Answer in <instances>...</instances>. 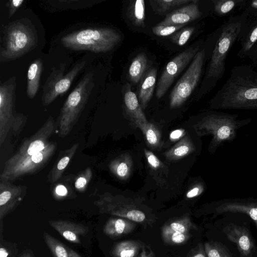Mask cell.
Masks as SVG:
<instances>
[{
	"label": "cell",
	"instance_id": "cell-28",
	"mask_svg": "<svg viewBox=\"0 0 257 257\" xmlns=\"http://www.w3.org/2000/svg\"><path fill=\"white\" fill-rule=\"evenodd\" d=\"M45 241L54 257H82L50 234L44 233Z\"/></svg>",
	"mask_w": 257,
	"mask_h": 257
},
{
	"label": "cell",
	"instance_id": "cell-33",
	"mask_svg": "<svg viewBox=\"0 0 257 257\" xmlns=\"http://www.w3.org/2000/svg\"><path fill=\"white\" fill-rule=\"evenodd\" d=\"M128 17L134 25L144 27L145 19V4L144 0L133 1L128 9Z\"/></svg>",
	"mask_w": 257,
	"mask_h": 257
},
{
	"label": "cell",
	"instance_id": "cell-49",
	"mask_svg": "<svg viewBox=\"0 0 257 257\" xmlns=\"http://www.w3.org/2000/svg\"><path fill=\"white\" fill-rule=\"evenodd\" d=\"M9 253L7 250L1 247L0 248V257H7L8 256Z\"/></svg>",
	"mask_w": 257,
	"mask_h": 257
},
{
	"label": "cell",
	"instance_id": "cell-29",
	"mask_svg": "<svg viewBox=\"0 0 257 257\" xmlns=\"http://www.w3.org/2000/svg\"><path fill=\"white\" fill-rule=\"evenodd\" d=\"M142 132L147 146L152 150H159L162 146L161 133L159 128L149 121L139 128Z\"/></svg>",
	"mask_w": 257,
	"mask_h": 257
},
{
	"label": "cell",
	"instance_id": "cell-40",
	"mask_svg": "<svg viewBox=\"0 0 257 257\" xmlns=\"http://www.w3.org/2000/svg\"><path fill=\"white\" fill-rule=\"evenodd\" d=\"M248 15L254 18L257 17V0L246 1L243 8Z\"/></svg>",
	"mask_w": 257,
	"mask_h": 257
},
{
	"label": "cell",
	"instance_id": "cell-34",
	"mask_svg": "<svg viewBox=\"0 0 257 257\" xmlns=\"http://www.w3.org/2000/svg\"><path fill=\"white\" fill-rule=\"evenodd\" d=\"M204 247L207 257H232L225 247L218 242H206Z\"/></svg>",
	"mask_w": 257,
	"mask_h": 257
},
{
	"label": "cell",
	"instance_id": "cell-19",
	"mask_svg": "<svg viewBox=\"0 0 257 257\" xmlns=\"http://www.w3.org/2000/svg\"><path fill=\"white\" fill-rule=\"evenodd\" d=\"M135 227L133 221L122 217H112L105 223L103 231L109 237L115 238L130 233Z\"/></svg>",
	"mask_w": 257,
	"mask_h": 257
},
{
	"label": "cell",
	"instance_id": "cell-1",
	"mask_svg": "<svg viewBox=\"0 0 257 257\" xmlns=\"http://www.w3.org/2000/svg\"><path fill=\"white\" fill-rule=\"evenodd\" d=\"M220 109H257V71L247 65L232 67L230 74L211 102Z\"/></svg>",
	"mask_w": 257,
	"mask_h": 257
},
{
	"label": "cell",
	"instance_id": "cell-5",
	"mask_svg": "<svg viewBox=\"0 0 257 257\" xmlns=\"http://www.w3.org/2000/svg\"><path fill=\"white\" fill-rule=\"evenodd\" d=\"M1 47L0 60L4 62L15 60L32 50L37 43V37L31 25L17 21L4 29Z\"/></svg>",
	"mask_w": 257,
	"mask_h": 257
},
{
	"label": "cell",
	"instance_id": "cell-11",
	"mask_svg": "<svg viewBox=\"0 0 257 257\" xmlns=\"http://www.w3.org/2000/svg\"><path fill=\"white\" fill-rule=\"evenodd\" d=\"M15 77L11 78L0 86V144L5 141L10 128L20 117H16L14 113Z\"/></svg>",
	"mask_w": 257,
	"mask_h": 257
},
{
	"label": "cell",
	"instance_id": "cell-13",
	"mask_svg": "<svg viewBox=\"0 0 257 257\" xmlns=\"http://www.w3.org/2000/svg\"><path fill=\"white\" fill-rule=\"evenodd\" d=\"M26 193L25 186L16 185L10 181L0 180L1 220L20 204Z\"/></svg>",
	"mask_w": 257,
	"mask_h": 257
},
{
	"label": "cell",
	"instance_id": "cell-12",
	"mask_svg": "<svg viewBox=\"0 0 257 257\" xmlns=\"http://www.w3.org/2000/svg\"><path fill=\"white\" fill-rule=\"evenodd\" d=\"M96 204L101 212L109 213L137 222H143L146 218L144 212L136 205L113 196H104L98 200Z\"/></svg>",
	"mask_w": 257,
	"mask_h": 257
},
{
	"label": "cell",
	"instance_id": "cell-18",
	"mask_svg": "<svg viewBox=\"0 0 257 257\" xmlns=\"http://www.w3.org/2000/svg\"><path fill=\"white\" fill-rule=\"evenodd\" d=\"M124 95V102L126 112L131 118L134 126L140 128L148 121L139 102L136 94L131 90L129 84H126Z\"/></svg>",
	"mask_w": 257,
	"mask_h": 257
},
{
	"label": "cell",
	"instance_id": "cell-35",
	"mask_svg": "<svg viewBox=\"0 0 257 257\" xmlns=\"http://www.w3.org/2000/svg\"><path fill=\"white\" fill-rule=\"evenodd\" d=\"M194 0H155L150 2L153 9L158 13H163L177 6L191 3Z\"/></svg>",
	"mask_w": 257,
	"mask_h": 257
},
{
	"label": "cell",
	"instance_id": "cell-45",
	"mask_svg": "<svg viewBox=\"0 0 257 257\" xmlns=\"http://www.w3.org/2000/svg\"><path fill=\"white\" fill-rule=\"evenodd\" d=\"M247 57L251 60L253 65H257V42L248 52Z\"/></svg>",
	"mask_w": 257,
	"mask_h": 257
},
{
	"label": "cell",
	"instance_id": "cell-8",
	"mask_svg": "<svg viewBox=\"0 0 257 257\" xmlns=\"http://www.w3.org/2000/svg\"><path fill=\"white\" fill-rule=\"evenodd\" d=\"M205 48L200 50L192 60L189 67L177 81L170 95V108L181 106L191 95L201 77L205 58Z\"/></svg>",
	"mask_w": 257,
	"mask_h": 257
},
{
	"label": "cell",
	"instance_id": "cell-4",
	"mask_svg": "<svg viewBox=\"0 0 257 257\" xmlns=\"http://www.w3.org/2000/svg\"><path fill=\"white\" fill-rule=\"evenodd\" d=\"M120 39V35L113 29L96 28L71 33L63 36L61 42L65 47L70 50L101 53L111 50Z\"/></svg>",
	"mask_w": 257,
	"mask_h": 257
},
{
	"label": "cell",
	"instance_id": "cell-23",
	"mask_svg": "<svg viewBox=\"0 0 257 257\" xmlns=\"http://www.w3.org/2000/svg\"><path fill=\"white\" fill-rule=\"evenodd\" d=\"M195 150V146L188 135L185 136L172 148L164 153L166 160L179 161L190 155Z\"/></svg>",
	"mask_w": 257,
	"mask_h": 257
},
{
	"label": "cell",
	"instance_id": "cell-9",
	"mask_svg": "<svg viewBox=\"0 0 257 257\" xmlns=\"http://www.w3.org/2000/svg\"><path fill=\"white\" fill-rule=\"evenodd\" d=\"M85 65V60L79 61L64 76V64L54 68L45 84V88L47 92L43 94V105H48L59 95L65 93L69 89L75 77Z\"/></svg>",
	"mask_w": 257,
	"mask_h": 257
},
{
	"label": "cell",
	"instance_id": "cell-36",
	"mask_svg": "<svg viewBox=\"0 0 257 257\" xmlns=\"http://www.w3.org/2000/svg\"><path fill=\"white\" fill-rule=\"evenodd\" d=\"M190 236V232H162V237L163 241L166 244L172 245L184 243L189 239Z\"/></svg>",
	"mask_w": 257,
	"mask_h": 257
},
{
	"label": "cell",
	"instance_id": "cell-48",
	"mask_svg": "<svg viewBox=\"0 0 257 257\" xmlns=\"http://www.w3.org/2000/svg\"><path fill=\"white\" fill-rule=\"evenodd\" d=\"M19 257H34V256L31 251L26 250L22 252Z\"/></svg>",
	"mask_w": 257,
	"mask_h": 257
},
{
	"label": "cell",
	"instance_id": "cell-31",
	"mask_svg": "<svg viewBox=\"0 0 257 257\" xmlns=\"http://www.w3.org/2000/svg\"><path fill=\"white\" fill-rule=\"evenodd\" d=\"M213 10L219 17L225 16L236 8L243 9L246 0H212Z\"/></svg>",
	"mask_w": 257,
	"mask_h": 257
},
{
	"label": "cell",
	"instance_id": "cell-3",
	"mask_svg": "<svg viewBox=\"0 0 257 257\" xmlns=\"http://www.w3.org/2000/svg\"><path fill=\"white\" fill-rule=\"evenodd\" d=\"M251 121L250 118L238 119L236 114L214 112L204 116L193 127L199 136H212L209 151L213 153L224 143L233 140L237 130Z\"/></svg>",
	"mask_w": 257,
	"mask_h": 257
},
{
	"label": "cell",
	"instance_id": "cell-26",
	"mask_svg": "<svg viewBox=\"0 0 257 257\" xmlns=\"http://www.w3.org/2000/svg\"><path fill=\"white\" fill-rule=\"evenodd\" d=\"M144 154L151 175L158 183L163 184L168 177V168L152 152L144 149Z\"/></svg>",
	"mask_w": 257,
	"mask_h": 257
},
{
	"label": "cell",
	"instance_id": "cell-30",
	"mask_svg": "<svg viewBox=\"0 0 257 257\" xmlns=\"http://www.w3.org/2000/svg\"><path fill=\"white\" fill-rule=\"evenodd\" d=\"M148 66V59L143 53L137 55L133 60L128 69V75L133 83L139 82L144 75Z\"/></svg>",
	"mask_w": 257,
	"mask_h": 257
},
{
	"label": "cell",
	"instance_id": "cell-43",
	"mask_svg": "<svg viewBox=\"0 0 257 257\" xmlns=\"http://www.w3.org/2000/svg\"><path fill=\"white\" fill-rule=\"evenodd\" d=\"M185 134V131L183 128L177 129L172 131L170 134V139L175 142L183 138Z\"/></svg>",
	"mask_w": 257,
	"mask_h": 257
},
{
	"label": "cell",
	"instance_id": "cell-21",
	"mask_svg": "<svg viewBox=\"0 0 257 257\" xmlns=\"http://www.w3.org/2000/svg\"><path fill=\"white\" fill-rule=\"evenodd\" d=\"M145 246L140 240H123L114 244L110 254L112 257H138Z\"/></svg>",
	"mask_w": 257,
	"mask_h": 257
},
{
	"label": "cell",
	"instance_id": "cell-17",
	"mask_svg": "<svg viewBox=\"0 0 257 257\" xmlns=\"http://www.w3.org/2000/svg\"><path fill=\"white\" fill-rule=\"evenodd\" d=\"M49 224L64 238L75 243H80V237L85 236L89 231L87 226L68 220H51Z\"/></svg>",
	"mask_w": 257,
	"mask_h": 257
},
{
	"label": "cell",
	"instance_id": "cell-16",
	"mask_svg": "<svg viewBox=\"0 0 257 257\" xmlns=\"http://www.w3.org/2000/svg\"><path fill=\"white\" fill-rule=\"evenodd\" d=\"M202 16L198 1H194L182 8L168 14L165 18L158 25L161 26L180 25L193 21Z\"/></svg>",
	"mask_w": 257,
	"mask_h": 257
},
{
	"label": "cell",
	"instance_id": "cell-2",
	"mask_svg": "<svg viewBox=\"0 0 257 257\" xmlns=\"http://www.w3.org/2000/svg\"><path fill=\"white\" fill-rule=\"evenodd\" d=\"M249 15L243 11L224 21L215 32L213 49L204 77L206 92L212 89L223 77L226 58L236 40H239L248 25Z\"/></svg>",
	"mask_w": 257,
	"mask_h": 257
},
{
	"label": "cell",
	"instance_id": "cell-25",
	"mask_svg": "<svg viewBox=\"0 0 257 257\" xmlns=\"http://www.w3.org/2000/svg\"><path fill=\"white\" fill-rule=\"evenodd\" d=\"M79 143H76L71 148L60 152L59 160L49 174L48 180L50 183H54L62 176L70 159L77 151Z\"/></svg>",
	"mask_w": 257,
	"mask_h": 257
},
{
	"label": "cell",
	"instance_id": "cell-42",
	"mask_svg": "<svg viewBox=\"0 0 257 257\" xmlns=\"http://www.w3.org/2000/svg\"><path fill=\"white\" fill-rule=\"evenodd\" d=\"M203 191V185L200 183L197 184L188 190L186 196L187 198H192L201 194Z\"/></svg>",
	"mask_w": 257,
	"mask_h": 257
},
{
	"label": "cell",
	"instance_id": "cell-20",
	"mask_svg": "<svg viewBox=\"0 0 257 257\" xmlns=\"http://www.w3.org/2000/svg\"><path fill=\"white\" fill-rule=\"evenodd\" d=\"M156 68L150 69L144 75L138 92V97L142 108L145 109L152 97L157 79Z\"/></svg>",
	"mask_w": 257,
	"mask_h": 257
},
{
	"label": "cell",
	"instance_id": "cell-38",
	"mask_svg": "<svg viewBox=\"0 0 257 257\" xmlns=\"http://www.w3.org/2000/svg\"><path fill=\"white\" fill-rule=\"evenodd\" d=\"M185 25L161 26L157 25L152 28L154 34L159 36L165 37L169 36L181 28Z\"/></svg>",
	"mask_w": 257,
	"mask_h": 257
},
{
	"label": "cell",
	"instance_id": "cell-10",
	"mask_svg": "<svg viewBox=\"0 0 257 257\" xmlns=\"http://www.w3.org/2000/svg\"><path fill=\"white\" fill-rule=\"evenodd\" d=\"M200 48V45L189 47L167 63L157 84L156 95L158 99L164 95L175 79L193 60Z\"/></svg>",
	"mask_w": 257,
	"mask_h": 257
},
{
	"label": "cell",
	"instance_id": "cell-47",
	"mask_svg": "<svg viewBox=\"0 0 257 257\" xmlns=\"http://www.w3.org/2000/svg\"><path fill=\"white\" fill-rule=\"evenodd\" d=\"M56 193L59 196H65L67 194V190L64 186L59 185L56 188Z\"/></svg>",
	"mask_w": 257,
	"mask_h": 257
},
{
	"label": "cell",
	"instance_id": "cell-24",
	"mask_svg": "<svg viewBox=\"0 0 257 257\" xmlns=\"http://www.w3.org/2000/svg\"><path fill=\"white\" fill-rule=\"evenodd\" d=\"M240 47L237 56L246 58L248 52L257 42V17L252 22H249L240 39Z\"/></svg>",
	"mask_w": 257,
	"mask_h": 257
},
{
	"label": "cell",
	"instance_id": "cell-41",
	"mask_svg": "<svg viewBox=\"0 0 257 257\" xmlns=\"http://www.w3.org/2000/svg\"><path fill=\"white\" fill-rule=\"evenodd\" d=\"M24 2L23 0H11L8 2L7 6L9 8V18L13 16Z\"/></svg>",
	"mask_w": 257,
	"mask_h": 257
},
{
	"label": "cell",
	"instance_id": "cell-15",
	"mask_svg": "<svg viewBox=\"0 0 257 257\" xmlns=\"http://www.w3.org/2000/svg\"><path fill=\"white\" fill-rule=\"evenodd\" d=\"M223 231L227 238L236 244L240 257H253L254 244L246 228L231 224L226 226Z\"/></svg>",
	"mask_w": 257,
	"mask_h": 257
},
{
	"label": "cell",
	"instance_id": "cell-46",
	"mask_svg": "<svg viewBox=\"0 0 257 257\" xmlns=\"http://www.w3.org/2000/svg\"><path fill=\"white\" fill-rule=\"evenodd\" d=\"M138 257H155V254L153 250L149 248L147 249L146 246L142 249Z\"/></svg>",
	"mask_w": 257,
	"mask_h": 257
},
{
	"label": "cell",
	"instance_id": "cell-6",
	"mask_svg": "<svg viewBox=\"0 0 257 257\" xmlns=\"http://www.w3.org/2000/svg\"><path fill=\"white\" fill-rule=\"evenodd\" d=\"M93 86V74L88 73L69 95L58 117V126L61 138L67 136L78 121Z\"/></svg>",
	"mask_w": 257,
	"mask_h": 257
},
{
	"label": "cell",
	"instance_id": "cell-32",
	"mask_svg": "<svg viewBox=\"0 0 257 257\" xmlns=\"http://www.w3.org/2000/svg\"><path fill=\"white\" fill-rule=\"evenodd\" d=\"M197 229L195 224L188 216H184L169 221L162 228V232L173 231L181 233H188L191 230Z\"/></svg>",
	"mask_w": 257,
	"mask_h": 257
},
{
	"label": "cell",
	"instance_id": "cell-22",
	"mask_svg": "<svg viewBox=\"0 0 257 257\" xmlns=\"http://www.w3.org/2000/svg\"><path fill=\"white\" fill-rule=\"evenodd\" d=\"M109 167L112 173L118 179L126 180L130 177L133 171L132 158L127 153L121 154L110 162Z\"/></svg>",
	"mask_w": 257,
	"mask_h": 257
},
{
	"label": "cell",
	"instance_id": "cell-7",
	"mask_svg": "<svg viewBox=\"0 0 257 257\" xmlns=\"http://www.w3.org/2000/svg\"><path fill=\"white\" fill-rule=\"evenodd\" d=\"M57 149L56 143L48 142L41 151L24 157L12 156L5 163L0 180L12 181L42 170L49 162Z\"/></svg>",
	"mask_w": 257,
	"mask_h": 257
},
{
	"label": "cell",
	"instance_id": "cell-37",
	"mask_svg": "<svg viewBox=\"0 0 257 257\" xmlns=\"http://www.w3.org/2000/svg\"><path fill=\"white\" fill-rule=\"evenodd\" d=\"M194 31V27L183 28L172 36L171 40L176 45L182 46L187 43Z\"/></svg>",
	"mask_w": 257,
	"mask_h": 257
},
{
	"label": "cell",
	"instance_id": "cell-39",
	"mask_svg": "<svg viewBox=\"0 0 257 257\" xmlns=\"http://www.w3.org/2000/svg\"><path fill=\"white\" fill-rule=\"evenodd\" d=\"M185 257H207L204 245L201 243L197 244L189 251Z\"/></svg>",
	"mask_w": 257,
	"mask_h": 257
},
{
	"label": "cell",
	"instance_id": "cell-14",
	"mask_svg": "<svg viewBox=\"0 0 257 257\" xmlns=\"http://www.w3.org/2000/svg\"><path fill=\"white\" fill-rule=\"evenodd\" d=\"M216 214L226 212H239L247 214L254 222L257 227V199H224L218 202L214 207Z\"/></svg>",
	"mask_w": 257,
	"mask_h": 257
},
{
	"label": "cell",
	"instance_id": "cell-44",
	"mask_svg": "<svg viewBox=\"0 0 257 257\" xmlns=\"http://www.w3.org/2000/svg\"><path fill=\"white\" fill-rule=\"evenodd\" d=\"M91 175L92 173L91 172L86 177L82 176L77 179L75 183L76 188L80 189L84 188L89 181L87 178H91Z\"/></svg>",
	"mask_w": 257,
	"mask_h": 257
},
{
	"label": "cell",
	"instance_id": "cell-27",
	"mask_svg": "<svg viewBox=\"0 0 257 257\" xmlns=\"http://www.w3.org/2000/svg\"><path fill=\"white\" fill-rule=\"evenodd\" d=\"M42 70L41 59L35 60L30 66L27 74V94L30 98H33L37 93Z\"/></svg>",
	"mask_w": 257,
	"mask_h": 257
}]
</instances>
